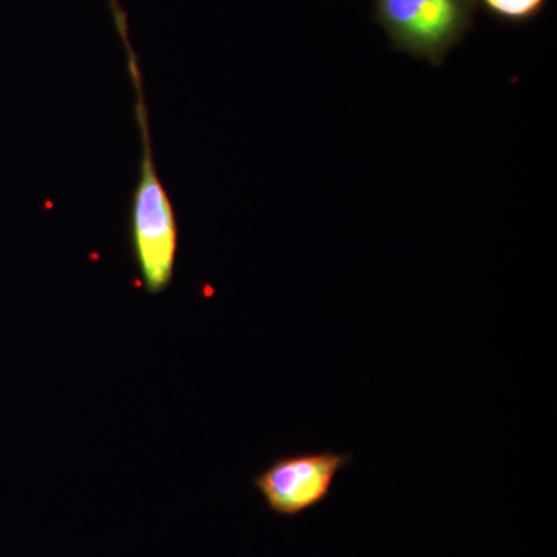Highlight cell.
I'll return each mask as SVG.
<instances>
[{
	"label": "cell",
	"mask_w": 557,
	"mask_h": 557,
	"mask_svg": "<svg viewBox=\"0 0 557 557\" xmlns=\"http://www.w3.org/2000/svg\"><path fill=\"white\" fill-rule=\"evenodd\" d=\"M143 132V160L132 203V248L143 285L150 295L170 287L178 251V226L166 190L161 185L150 149L148 120L143 100L138 101Z\"/></svg>",
	"instance_id": "cell-1"
},
{
	"label": "cell",
	"mask_w": 557,
	"mask_h": 557,
	"mask_svg": "<svg viewBox=\"0 0 557 557\" xmlns=\"http://www.w3.org/2000/svg\"><path fill=\"white\" fill-rule=\"evenodd\" d=\"M395 50L440 65L474 24L478 0H373Z\"/></svg>",
	"instance_id": "cell-2"
},
{
	"label": "cell",
	"mask_w": 557,
	"mask_h": 557,
	"mask_svg": "<svg viewBox=\"0 0 557 557\" xmlns=\"http://www.w3.org/2000/svg\"><path fill=\"white\" fill-rule=\"evenodd\" d=\"M351 460L350 454L332 450L292 454L271 461L252 483L271 512L296 518L330 496L336 475Z\"/></svg>",
	"instance_id": "cell-3"
},
{
	"label": "cell",
	"mask_w": 557,
	"mask_h": 557,
	"mask_svg": "<svg viewBox=\"0 0 557 557\" xmlns=\"http://www.w3.org/2000/svg\"><path fill=\"white\" fill-rule=\"evenodd\" d=\"M487 14L505 24L522 25L536 20L547 0H478Z\"/></svg>",
	"instance_id": "cell-4"
}]
</instances>
